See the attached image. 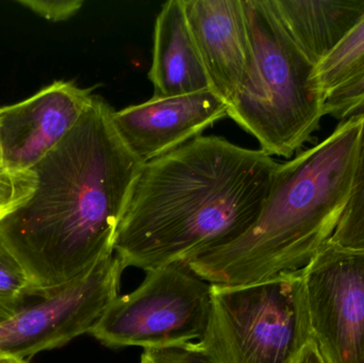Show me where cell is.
<instances>
[{"mask_svg": "<svg viewBox=\"0 0 364 363\" xmlns=\"http://www.w3.org/2000/svg\"><path fill=\"white\" fill-rule=\"evenodd\" d=\"M186 19L211 91L227 104L243 81L250 59L242 0H183Z\"/></svg>", "mask_w": 364, "mask_h": 363, "instance_id": "cell-11", "label": "cell"}, {"mask_svg": "<svg viewBox=\"0 0 364 363\" xmlns=\"http://www.w3.org/2000/svg\"><path fill=\"white\" fill-rule=\"evenodd\" d=\"M363 125L359 140L350 200L329 242L350 251H364V106L359 110Z\"/></svg>", "mask_w": 364, "mask_h": 363, "instance_id": "cell-15", "label": "cell"}, {"mask_svg": "<svg viewBox=\"0 0 364 363\" xmlns=\"http://www.w3.org/2000/svg\"><path fill=\"white\" fill-rule=\"evenodd\" d=\"M210 307L211 285L186 264H173L117 296L90 335L110 349L186 347L203 339Z\"/></svg>", "mask_w": 364, "mask_h": 363, "instance_id": "cell-6", "label": "cell"}, {"mask_svg": "<svg viewBox=\"0 0 364 363\" xmlns=\"http://www.w3.org/2000/svg\"><path fill=\"white\" fill-rule=\"evenodd\" d=\"M360 363H364V351L363 354V357H361Z\"/></svg>", "mask_w": 364, "mask_h": 363, "instance_id": "cell-25", "label": "cell"}, {"mask_svg": "<svg viewBox=\"0 0 364 363\" xmlns=\"http://www.w3.org/2000/svg\"><path fill=\"white\" fill-rule=\"evenodd\" d=\"M310 335L329 363H360L364 251L331 242L301 270Z\"/></svg>", "mask_w": 364, "mask_h": 363, "instance_id": "cell-8", "label": "cell"}, {"mask_svg": "<svg viewBox=\"0 0 364 363\" xmlns=\"http://www.w3.org/2000/svg\"><path fill=\"white\" fill-rule=\"evenodd\" d=\"M100 96L36 168L32 195L0 220V237L36 296L78 278L113 254L141 162L119 138Z\"/></svg>", "mask_w": 364, "mask_h": 363, "instance_id": "cell-1", "label": "cell"}, {"mask_svg": "<svg viewBox=\"0 0 364 363\" xmlns=\"http://www.w3.org/2000/svg\"><path fill=\"white\" fill-rule=\"evenodd\" d=\"M6 170L4 166V158H2L1 143H0V172Z\"/></svg>", "mask_w": 364, "mask_h": 363, "instance_id": "cell-24", "label": "cell"}, {"mask_svg": "<svg viewBox=\"0 0 364 363\" xmlns=\"http://www.w3.org/2000/svg\"><path fill=\"white\" fill-rule=\"evenodd\" d=\"M36 185L34 170L0 172V220L25 202L33 193Z\"/></svg>", "mask_w": 364, "mask_h": 363, "instance_id": "cell-18", "label": "cell"}, {"mask_svg": "<svg viewBox=\"0 0 364 363\" xmlns=\"http://www.w3.org/2000/svg\"><path fill=\"white\" fill-rule=\"evenodd\" d=\"M149 78L154 97H172L211 90L186 19L183 0H170L156 18Z\"/></svg>", "mask_w": 364, "mask_h": 363, "instance_id": "cell-12", "label": "cell"}, {"mask_svg": "<svg viewBox=\"0 0 364 363\" xmlns=\"http://www.w3.org/2000/svg\"><path fill=\"white\" fill-rule=\"evenodd\" d=\"M17 4L46 21L59 23L75 16L85 2L82 0H18Z\"/></svg>", "mask_w": 364, "mask_h": 363, "instance_id": "cell-19", "label": "cell"}, {"mask_svg": "<svg viewBox=\"0 0 364 363\" xmlns=\"http://www.w3.org/2000/svg\"><path fill=\"white\" fill-rule=\"evenodd\" d=\"M228 117V104L213 91L153 97L113 111L112 121L124 144L143 163L198 138Z\"/></svg>", "mask_w": 364, "mask_h": 363, "instance_id": "cell-10", "label": "cell"}, {"mask_svg": "<svg viewBox=\"0 0 364 363\" xmlns=\"http://www.w3.org/2000/svg\"><path fill=\"white\" fill-rule=\"evenodd\" d=\"M364 70V16L316 67V79L325 96Z\"/></svg>", "mask_w": 364, "mask_h": 363, "instance_id": "cell-14", "label": "cell"}, {"mask_svg": "<svg viewBox=\"0 0 364 363\" xmlns=\"http://www.w3.org/2000/svg\"><path fill=\"white\" fill-rule=\"evenodd\" d=\"M23 305V304H21ZM21 305L8 304V303L0 302V323L10 319L16 313Z\"/></svg>", "mask_w": 364, "mask_h": 363, "instance_id": "cell-22", "label": "cell"}, {"mask_svg": "<svg viewBox=\"0 0 364 363\" xmlns=\"http://www.w3.org/2000/svg\"><path fill=\"white\" fill-rule=\"evenodd\" d=\"M36 296L25 269L0 237V302L21 305Z\"/></svg>", "mask_w": 364, "mask_h": 363, "instance_id": "cell-16", "label": "cell"}, {"mask_svg": "<svg viewBox=\"0 0 364 363\" xmlns=\"http://www.w3.org/2000/svg\"><path fill=\"white\" fill-rule=\"evenodd\" d=\"M124 270L113 253L63 287L38 296L36 302L23 303L0 323V358L25 359L90 334L119 296Z\"/></svg>", "mask_w": 364, "mask_h": 363, "instance_id": "cell-7", "label": "cell"}, {"mask_svg": "<svg viewBox=\"0 0 364 363\" xmlns=\"http://www.w3.org/2000/svg\"><path fill=\"white\" fill-rule=\"evenodd\" d=\"M280 21L318 66L364 16V0H271Z\"/></svg>", "mask_w": 364, "mask_h": 363, "instance_id": "cell-13", "label": "cell"}, {"mask_svg": "<svg viewBox=\"0 0 364 363\" xmlns=\"http://www.w3.org/2000/svg\"><path fill=\"white\" fill-rule=\"evenodd\" d=\"M364 106V70L336 87L325 100V115L344 121Z\"/></svg>", "mask_w": 364, "mask_h": 363, "instance_id": "cell-17", "label": "cell"}, {"mask_svg": "<svg viewBox=\"0 0 364 363\" xmlns=\"http://www.w3.org/2000/svg\"><path fill=\"white\" fill-rule=\"evenodd\" d=\"M363 119L279 163L258 219L245 234L186 264L210 285L243 286L303 270L326 246L350 200Z\"/></svg>", "mask_w": 364, "mask_h": 363, "instance_id": "cell-3", "label": "cell"}, {"mask_svg": "<svg viewBox=\"0 0 364 363\" xmlns=\"http://www.w3.org/2000/svg\"><path fill=\"white\" fill-rule=\"evenodd\" d=\"M0 363H28L25 359H19V358L2 357L0 358Z\"/></svg>", "mask_w": 364, "mask_h": 363, "instance_id": "cell-23", "label": "cell"}, {"mask_svg": "<svg viewBox=\"0 0 364 363\" xmlns=\"http://www.w3.org/2000/svg\"><path fill=\"white\" fill-rule=\"evenodd\" d=\"M279 163L261 149L198 136L143 164L113 241L124 269L145 272L233 242L258 219Z\"/></svg>", "mask_w": 364, "mask_h": 363, "instance_id": "cell-2", "label": "cell"}, {"mask_svg": "<svg viewBox=\"0 0 364 363\" xmlns=\"http://www.w3.org/2000/svg\"><path fill=\"white\" fill-rule=\"evenodd\" d=\"M310 337L301 270L250 285H211L207 330L186 349L211 363H292Z\"/></svg>", "mask_w": 364, "mask_h": 363, "instance_id": "cell-5", "label": "cell"}, {"mask_svg": "<svg viewBox=\"0 0 364 363\" xmlns=\"http://www.w3.org/2000/svg\"><path fill=\"white\" fill-rule=\"evenodd\" d=\"M92 98L91 89L55 81L23 102L0 108L4 168L33 170L78 123Z\"/></svg>", "mask_w": 364, "mask_h": 363, "instance_id": "cell-9", "label": "cell"}, {"mask_svg": "<svg viewBox=\"0 0 364 363\" xmlns=\"http://www.w3.org/2000/svg\"><path fill=\"white\" fill-rule=\"evenodd\" d=\"M292 363H329L328 360L323 354L322 350L318 347L312 337H310L303 347L299 350V353L295 356Z\"/></svg>", "mask_w": 364, "mask_h": 363, "instance_id": "cell-21", "label": "cell"}, {"mask_svg": "<svg viewBox=\"0 0 364 363\" xmlns=\"http://www.w3.org/2000/svg\"><path fill=\"white\" fill-rule=\"evenodd\" d=\"M250 59L228 104V117L267 155L291 158L311 140L325 117L326 96L271 0H242Z\"/></svg>", "mask_w": 364, "mask_h": 363, "instance_id": "cell-4", "label": "cell"}, {"mask_svg": "<svg viewBox=\"0 0 364 363\" xmlns=\"http://www.w3.org/2000/svg\"><path fill=\"white\" fill-rule=\"evenodd\" d=\"M140 363H211L198 352L186 347H161L146 349L141 356Z\"/></svg>", "mask_w": 364, "mask_h": 363, "instance_id": "cell-20", "label": "cell"}]
</instances>
